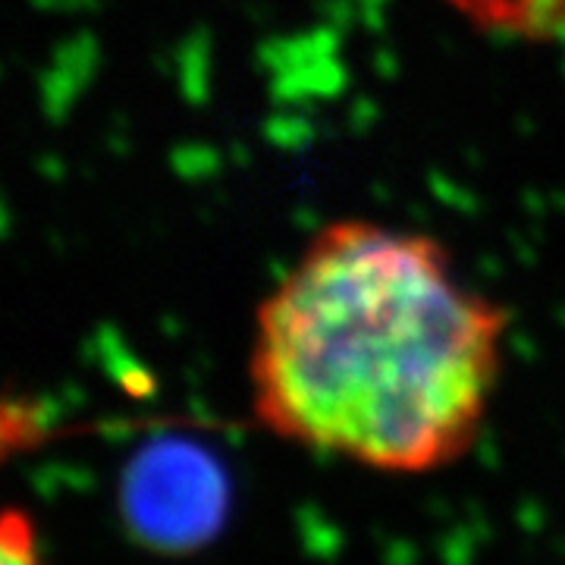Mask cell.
Instances as JSON below:
<instances>
[{"mask_svg":"<svg viewBox=\"0 0 565 565\" xmlns=\"http://www.w3.org/2000/svg\"><path fill=\"white\" fill-rule=\"evenodd\" d=\"M509 315L430 233L323 223L255 311L252 412L286 444L384 475L475 446L503 374Z\"/></svg>","mask_w":565,"mask_h":565,"instance_id":"6da1fadb","label":"cell"},{"mask_svg":"<svg viewBox=\"0 0 565 565\" xmlns=\"http://www.w3.org/2000/svg\"><path fill=\"white\" fill-rule=\"evenodd\" d=\"M120 503L139 544L154 553H189L217 534L226 484L202 449L167 440L141 449L126 468Z\"/></svg>","mask_w":565,"mask_h":565,"instance_id":"7a4b0ae2","label":"cell"},{"mask_svg":"<svg viewBox=\"0 0 565 565\" xmlns=\"http://www.w3.org/2000/svg\"><path fill=\"white\" fill-rule=\"evenodd\" d=\"M471 25L522 41L565 35V0H444Z\"/></svg>","mask_w":565,"mask_h":565,"instance_id":"3957f363","label":"cell"},{"mask_svg":"<svg viewBox=\"0 0 565 565\" xmlns=\"http://www.w3.org/2000/svg\"><path fill=\"white\" fill-rule=\"evenodd\" d=\"M0 565H47L22 512H0Z\"/></svg>","mask_w":565,"mask_h":565,"instance_id":"277c9868","label":"cell"}]
</instances>
